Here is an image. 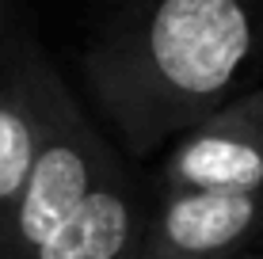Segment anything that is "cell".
<instances>
[{
  "instance_id": "cell-1",
  "label": "cell",
  "mask_w": 263,
  "mask_h": 259,
  "mask_svg": "<svg viewBox=\"0 0 263 259\" xmlns=\"http://www.w3.org/2000/svg\"><path fill=\"white\" fill-rule=\"evenodd\" d=\"M259 19V0H134L84 57L88 92L126 153H157L233 99Z\"/></svg>"
},
{
  "instance_id": "cell-2",
  "label": "cell",
  "mask_w": 263,
  "mask_h": 259,
  "mask_svg": "<svg viewBox=\"0 0 263 259\" xmlns=\"http://www.w3.org/2000/svg\"><path fill=\"white\" fill-rule=\"evenodd\" d=\"M111 168H119V153L88 122L69 88L46 73V114H42L39 153L4 233V248L12 252V259L31 255Z\"/></svg>"
},
{
  "instance_id": "cell-3",
  "label": "cell",
  "mask_w": 263,
  "mask_h": 259,
  "mask_svg": "<svg viewBox=\"0 0 263 259\" xmlns=\"http://www.w3.org/2000/svg\"><path fill=\"white\" fill-rule=\"evenodd\" d=\"M263 248V194L176 187L149 206L141 259H244Z\"/></svg>"
},
{
  "instance_id": "cell-4",
  "label": "cell",
  "mask_w": 263,
  "mask_h": 259,
  "mask_svg": "<svg viewBox=\"0 0 263 259\" xmlns=\"http://www.w3.org/2000/svg\"><path fill=\"white\" fill-rule=\"evenodd\" d=\"M214 187L263 194V88L225 99L202 122L172 137L160 191Z\"/></svg>"
},
{
  "instance_id": "cell-5",
  "label": "cell",
  "mask_w": 263,
  "mask_h": 259,
  "mask_svg": "<svg viewBox=\"0 0 263 259\" xmlns=\"http://www.w3.org/2000/svg\"><path fill=\"white\" fill-rule=\"evenodd\" d=\"M149 206L119 164L27 259H141Z\"/></svg>"
},
{
  "instance_id": "cell-6",
  "label": "cell",
  "mask_w": 263,
  "mask_h": 259,
  "mask_svg": "<svg viewBox=\"0 0 263 259\" xmlns=\"http://www.w3.org/2000/svg\"><path fill=\"white\" fill-rule=\"evenodd\" d=\"M46 61L23 53L0 80V244L39 153L42 114H46Z\"/></svg>"
},
{
  "instance_id": "cell-7",
  "label": "cell",
  "mask_w": 263,
  "mask_h": 259,
  "mask_svg": "<svg viewBox=\"0 0 263 259\" xmlns=\"http://www.w3.org/2000/svg\"><path fill=\"white\" fill-rule=\"evenodd\" d=\"M244 259H263V248H256V252H252V255H244Z\"/></svg>"
},
{
  "instance_id": "cell-8",
  "label": "cell",
  "mask_w": 263,
  "mask_h": 259,
  "mask_svg": "<svg viewBox=\"0 0 263 259\" xmlns=\"http://www.w3.org/2000/svg\"><path fill=\"white\" fill-rule=\"evenodd\" d=\"M0 259H12V252H8V248H4V244H0Z\"/></svg>"
}]
</instances>
